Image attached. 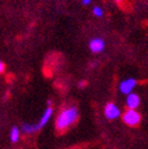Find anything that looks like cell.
<instances>
[{"label": "cell", "mask_w": 148, "mask_h": 149, "mask_svg": "<svg viewBox=\"0 0 148 149\" xmlns=\"http://www.w3.org/2000/svg\"><path fill=\"white\" fill-rule=\"evenodd\" d=\"M89 49L94 54L101 53V52H103L104 49H105V41H104L103 38L100 37L92 38L90 40V42H89Z\"/></svg>", "instance_id": "6"}, {"label": "cell", "mask_w": 148, "mask_h": 149, "mask_svg": "<svg viewBox=\"0 0 148 149\" xmlns=\"http://www.w3.org/2000/svg\"><path fill=\"white\" fill-rule=\"evenodd\" d=\"M140 103H141V100H140V96L135 93H130V94L127 95V98H126V106L128 109H137L138 107L140 106Z\"/></svg>", "instance_id": "7"}, {"label": "cell", "mask_w": 148, "mask_h": 149, "mask_svg": "<svg viewBox=\"0 0 148 149\" xmlns=\"http://www.w3.org/2000/svg\"><path fill=\"white\" fill-rule=\"evenodd\" d=\"M137 86V80L134 78H127V79L123 80L120 84V91L123 94H130L132 93L133 89Z\"/></svg>", "instance_id": "5"}, {"label": "cell", "mask_w": 148, "mask_h": 149, "mask_svg": "<svg viewBox=\"0 0 148 149\" xmlns=\"http://www.w3.org/2000/svg\"><path fill=\"white\" fill-rule=\"evenodd\" d=\"M123 122L130 127L138 126L141 122V114L135 109H127L122 115Z\"/></svg>", "instance_id": "2"}, {"label": "cell", "mask_w": 148, "mask_h": 149, "mask_svg": "<svg viewBox=\"0 0 148 149\" xmlns=\"http://www.w3.org/2000/svg\"><path fill=\"white\" fill-rule=\"evenodd\" d=\"M91 1L92 0H82V3H83V6H89Z\"/></svg>", "instance_id": "12"}, {"label": "cell", "mask_w": 148, "mask_h": 149, "mask_svg": "<svg viewBox=\"0 0 148 149\" xmlns=\"http://www.w3.org/2000/svg\"><path fill=\"white\" fill-rule=\"evenodd\" d=\"M92 13L96 17H102L103 15H104V11H103V9L101 6H94L93 10H92Z\"/></svg>", "instance_id": "9"}, {"label": "cell", "mask_w": 148, "mask_h": 149, "mask_svg": "<svg viewBox=\"0 0 148 149\" xmlns=\"http://www.w3.org/2000/svg\"><path fill=\"white\" fill-rule=\"evenodd\" d=\"M86 85H87V83H86L85 80H80V81H78V85H77V87L80 88V89H83V88H85Z\"/></svg>", "instance_id": "10"}, {"label": "cell", "mask_w": 148, "mask_h": 149, "mask_svg": "<svg viewBox=\"0 0 148 149\" xmlns=\"http://www.w3.org/2000/svg\"><path fill=\"white\" fill-rule=\"evenodd\" d=\"M105 116L108 120H115V118H120L121 110L120 108L115 105L114 103H108L105 107Z\"/></svg>", "instance_id": "4"}, {"label": "cell", "mask_w": 148, "mask_h": 149, "mask_svg": "<svg viewBox=\"0 0 148 149\" xmlns=\"http://www.w3.org/2000/svg\"><path fill=\"white\" fill-rule=\"evenodd\" d=\"M4 70H6V65H4V63H2V61L0 60V74L3 73Z\"/></svg>", "instance_id": "11"}, {"label": "cell", "mask_w": 148, "mask_h": 149, "mask_svg": "<svg viewBox=\"0 0 148 149\" xmlns=\"http://www.w3.org/2000/svg\"><path fill=\"white\" fill-rule=\"evenodd\" d=\"M52 115H53V108L51 106H48L47 109L45 110V112L43 113V115H41V118L39 120V122L34 124V131L35 132L39 131L41 128H43V127L46 126L47 123L52 118Z\"/></svg>", "instance_id": "3"}, {"label": "cell", "mask_w": 148, "mask_h": 149, "mask_svg": "<svg viewBox=\"0 0 148 149\" xmlns=\"http://www.w3.org/2000/svg\"><path fill=\"white\" fill-rule=\"evenodd\" d=\"M20 139V129L17 126L12 127L11 131H10V140L12 143H17Z\"/></svg>", "instance_id": "8"}, {"label": "cell", "mask_w": 148, "mask_h": 149, "mask_svg": "<svg viewBox=\"0 0 148 149\" xmlns=\"http://www.w3.org/2000/svg\"><path fill=\"white\" fill-rule=\"evenodd\" d=\"M78 109L75 106H69L64 108L58 113L55 120V128L58 132H64L70 128L78 120Z\"/></svg>", "instance_id": "1"}, {"label": "cell", "mask_w": 148, "mask_h": 149, "mask_svg": "<svg viewBox=\"0 0 148 149\" xmlns=\"http://www.w3.org/2000/svg\"><path fill=\"white\" fill-rule=\"evenodd\" d=\"M115 2H117V3H120V2H122V0H114Z\"/></svg>", "instance_id": "13"}]
</instances>
